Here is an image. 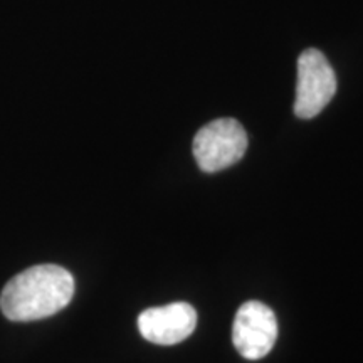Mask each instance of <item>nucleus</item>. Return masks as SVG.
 <instances>
[{"label": "nucleus", "instance_id": "2", "mask_svg": "<svg viewBox=\"0 0 363 363\" xmlns=\"http://www.w3.org/2000/svg\"><path fill=\"white\" fill-rule=\"evenodd\" d=\"M247 150L246 130L238 120L220 118L202 126L194 138V157L199 169L216 174L238 163Z\"/></svg>", "mask_w": 363, "mask_h": 363}, {"label": "nucleus", "instance_id": "5", "mask_svg": "<svg viewBox=\"0 0 363 363\" xmlns=\"http://www.w3.org/2000/svg\"><path fill=\"white\" fill-rule=\"evenodd\" d=\"M197 326V311L189 303H170L148 308L138 316V330L145 340L157 345H177L189 338Z\"/></svg>", "mask_w": 363, "mask_h": 363}, {"label": "nucleus", "instance_id": "3", "mask_svg": "<svg viewBox=\"0 0 363 363\" xmlns=\"http://www.w3.org/2000/svg\"><path fill=\"white\" fill-rule=\"evenodd\" d=\"M337 93V74L325 54L306 49L298 57V83L294 115L311 120L325 110Z\"/></svg>", "mask_w": 363, "mask_h": 363}, {"label": "nucleus", "instance_id": "4", "mask_svg": "<svg viewBox=\"0 0 363 363\" xmlns=\"http://www.w3.org/2000/svg\"><path fill=\"white\" fill-rule=\"evenodd\" d=\"M278 338V320L269 306L247 301L239 308L233 325L235 350L247 360H261L274 347Z\"/></svg>", "mask_w": 363, "mask_h": 363}, {"label": "nucleus", "instance_id": "1", "mask_svg": "<svg viewBox=\"0 0 363 363\" xmlns=\"http://www.w3.org/2000/svg\"><path fill=\"white\" fill-rule=\"evenodd\" d=\"M74 278L65 267L40 264L13 276L0 294V310L12 321H35L56 315L71 303Z\"/></svg>", "mask_w": 363, "mask_h": 363}]
</instances>
